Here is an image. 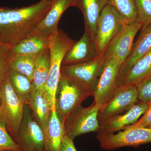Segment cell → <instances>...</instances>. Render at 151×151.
I'll return each instance as SVG.
<instances>
[{
    "label": "cell",
    "mask_w": 151,
    "mask_h": 151,
    "mask_svg": "<svg viewBox=\"0 0 151 151\" xmlns=\"http://www.w3.org/2000/svg\"><path fill=\"white\" fill-rule=\"evenodd\" d=\"M44 134V151H60L65 134L64 126L55 110L51 112Z\"/></svg>",
    "instance_id": "ac0fdd59"
},
{
    "label": "cell",
    "mask_w": 151,
    "mask_h": 151,
    "mask_svg": "<svg viewBox=\"0 0 151 151\" xmlns=\"http://www.w3.org/2000/svg\"><path fill=\"white\" fill-rule=\"evenodd\" d=\"M1 44V43H0V44Z\"/></svg>",
    "instance_id": "836d02e7"
},
{
    "label": "cell",
    "mask_w": 151,
    "mask_h": 151,
    "mask_svg": "<svg viewBox=\"0 0 151 151\" xmlns=\"http://www.w3.org/2000/svg\"><path fill=\"white\" fill-rule=\"evenodd\" d=\"M47 1H48L50 2L53 3L56 0H47Z\"/></svg>",
    "instance_id": "1f68e13d"
},
{
    "label": "cell",
    "mask_w": 151,
    "mask_h": 151,
    "mask_svg": "<svg viewBox=\"0 0 151 151\" xmlns=\"http://www.w3.org/2000/svg\"><path fill=\"white\" fill-rule=\"evenodd\" d=\"M75 83L61 74L55 95V110L64 123L70 114L90 97Z\"/></svg>",
    "instance_id": "5b68a950"
},
{
    "label": "cell",
    "mask_w": 151,
    "mask_h": 151,
    "mask_svg": "<svg viewBox=\"0 0 151 151\" xmlns=\"http://www.w3.org/2000/svg\"><path fill=\"white\" fill-rule=\"evenodd\" d=\"M50 66V54L48 48L38 55L33 73L32 83L36 91H43Z\"/></svg>",
    "instance_id": "603a6c76"
},
{
    "label": "cell",
    "mask_w": 151,
    "mask_h": 151,
    "mask_svg": "<svg viewBox=\"0 0 151 151\" xmlns=\"http://www.w3.org/2000/svg\"><path fill=\"white\" fill-rule=\"evenodd\" d=\"M38 55L9 56V69L28 77L32 81L33 73Z\"/></svg>",
    "instance_id": "cb8c5ba5"
},
{
    "label": "cell",
    "mask_w": 151,
    "mask_h": 151,
    "mask_svg": "<svg viewBox=\"0 0 151 151\" xmlns=\"http://www.w3.org/2000/svg\"><path fill=\"white\" fill-rule=\"evenodd\" d=\"M52 4L47 0H41L20 8H0V43L12 46L30 36Z\"/></svg>",
    "instance_id": "6da1fadb"
},
{
    "label": "cell",
    "mask_w": 151,
    "mask_h": 151,
    "mask_svg": "<svg viewBox=\"0 0 151 151\" xmlns=\"http://www.w3.org/2000/svg\"><path fill=\"white\" fill-rule=\"evenodd\" d=\"M7 75L18 97L25 105H28L36 91L32 81L27 76L9 68Z\"/></svg>",
    "instance_id": "44dd1931"
},
{
    "label": "cell",
    "mask_w": 151,
    "mask_h": 151,
    "mask_svg": "<svg viewBox=\"0 0 151 151\" xmlns=\"http://www.w3.org/2000/svg\"></svg>",
    "instance_id": "d6a6232c"
},
{
    "label": "cell",
    "mask_w": 151,
    "mask_h": 151,
    "mask_svg": "<svg viewBox=\"0 0 151 151\" xmlns=\"http://www.w3.org/2000/svg\"><path fill=\"white\" fill-rule=\"evenodd\" d=\"M23 151L7 129L5 123L0 117V151Z\"/></svg>",
    "instance_id": "484cf974"
},
{
    "label": "cell",
    "mask_w": 151,
    "mask_h": 151,
    "mask_svg": "<svg viewBox=\"0 0 151 151\" xmlns=\"http://www.w3.org/2000/svg\"><path fill=\"white\" fill-rule=\"evenodd\" d=\"M43 133L47 127L52 110L43 91H36L28 105Z\"/></svg>",
    "instance_id": "7402d4cb"
},
{
    "label": "cell",
    "mask_w": 151,
    "mask_h": 151,
    "mask_svg": "<svg viewBox=\"0 0 151 151\" xmlns=\"http://www.w3.org/2000/svg\"><path fill=\"white\" fill-rule=\"evenodd\" d=\"M151 75V50L137 60L118 80L119 86L133 85L139 82Z\"/></svg>",
    "instance_id": "d6986e66"
},
{
    "label": "cell",
    "mask_w": 151,
    "mask_h": 151,
    "mask_svg": "<svg viewBox=\"0 0 151 151\" xmlns=\"http://www.w3.org/2000/svg\"><path fill=\"white\" fill-rule=\"evenodd\" d=\"M100 108L94 102L87 108L81 105L70 114L64 124L65 135L73 140L89 132H98L100 128L98 115Z\"/></svg>",
    "instance_id": "52a82bcc"
},
{
    "label": "cell",
    "mask_w": 151,
    "mask_h": 151,
    "mask_svg": "<svg viewBox=\"0 0 151 151\" xmlns=\"http://www.w3.org/2000/svg\"><path fill=\"white\" fill-rule=\"evenodd\" d=\"M96 56L97 50L94 39L85 31L80 39L75 42L65 55L62 65L88 62Z\"/></svg>",
    "instance_id": "9a60e30c"
},
{
    "label": "cell",
    "mask_w": 151,
    "mask_h": 151,
    "mask_svg": "<svg viewBox=\"0 0 151 151\" xmlns=\"http://www.w3.org/2000/svg\"><path fill=\"white\" fill-rule=\"evenodd\" d=\"M134 1L137 10V22L142 27L151 24V0Z\"/></svg>",
    "instance_id": "4316f807"
},
{
    "label": "cell",
    "mask_w": 151,
    "mask_h": 151,
    "mask_svg": "<svg viewBox=\"0 0 151 151\" xmlns=\"http://www.w3.org/2000/svg\"><path fill=\"white\" fill-rule=\"evenodd\" d=\"M124 25L121 17L110 5H107L98 19L94 36L97 56H102L109 44Z\"/></svg>",
    "instance_id": "9c48e42d"
},
{
    "label": "cell",
    "mask_w": 151,
    "mask_h": 151,
    "mask_svg": "<svg viewBox=\"0 0 151 151\" xmlns=\"http://www.w3.org/2000/svg\"><path fill=\"white\" fill-rule=\"evenodd\" d=\"M108 0H76V6L80 9L84 17L85 31L94 39L98 19Z\"/></svg>",
    "instance_id": "2e32d148"
},
{
    "label": "cell",
    "mask_w": 151,
    "mask_h": 151,
    "mask_svg": "<svg viewBox=\"0 0 151 151\" xmlns=\"http://www.w3.org/2000/svg\"><path fill=\"white\" fill-rule=\"evenodd\" d=\"M108 4L119 14L124 25L137 22V10L134 0H108Z\"/></svg>",
    "instance_id": "d4e9b609"
},
{
    "label": "cell",
    "mask_w": 151,
    "mask_h": 151,
    "mask_svg": "<svg viewBox=\"0 0 151 151\" xmlns=\"http://www.w3.org/2000/svg\"><path fill=\"white\" fill-rule=\"evenodd\" d=\"M44 134L28 105H25L24 113L16 142L23 151H44Z\"/></svg>",
    "instance_id": "30bf717a"
},
{
    "label": "cell",
    "mask_w": 151,
    "mask_h": 151,
    "mask_svg": "<svg viewBox=\"0 0 151 151\" xmlns=\"http://www.w3.org/2000/svg\"><path fill=\"white\" fill-rule=\"evenodd\" d=\"M105 64L102 57L96 56L88 62L62 65L60 72L61 75L75 83L90 96H93Z\"/></svg>",
    "instance_id": "277c9868"
},
{
    "label": "cell",
    "mask_w": 151,
    "mask_h": 151,
    "mask_svg": "<svg viewBox=\"0 0 151 151\" xmlns=\"http://www.w3.org/2000/svg\"><path fill=\"white\" fill-rule=\"evenodd\" d=\"M138 100L144 103H151V75L136 85Z\"/></svg>",
    "instance_id": "83f0119b"
},
{
    "label": "cell",
    "mask_w": 151,
    "mask_h": 151,
    "mask_svg": "<svg viewBox=\"0 0 151 151\" xmlns=\"http://www.w3.org/2000/svg\"><path fill=\"white\" fill-rule=\"evenodd\" d=\"M142 27V25L137 22L124 25L101 56L105 63L109 60L114 59L123 65L131 54L135 37Z\"/></svg>",
    "instance_id": "ba28073f"
},
{
    "label": "cell",
    "mask_w": 151,
    "mask_h": 151,
    "mask_svg": "<svg viewBox=\"0 0 151 151\" xmlns=\"http://www.w3.org/2000/svg\"><path fill=\"white\" fill-rule=\"evenodd\" d=\"M150 50L151 24L142 28L140 34L134 43L131 54L120 68L118 79L124 75L135 63Z\"/></svg>",
    "instance_id": "e0dca14e"
},
{
    "label": "cell",
    "mask_w": 151,
    "mask_h": 151,
    "mask_svg": "<svg viewBox=\"0 0 151 151\" xmlns=\"http://www.w3.org/2000/svg\"><path fill=\"white\" fill-rule=\"evenodd\" d=\"M116 59L109 60L100 76L94 89L93 102L101 108L112 98L119 89L118 80L122 66Z\"/></svg>",
    "instance_id": "8fae6325"
},
{
    "label": "cell",
    "mask_w": 151,
    "mask_h": 151,
    "mask_svg": "<svg viewBox=\"0 0 151 151\" xmlns=\"http://www.w3.org/2000/svg\"><path fill=\"white\" fill-rule=\"evenodd\" d=\"M138 100L137 87L134 85L119 86L112 98L100 109L98 115L99 122L125 113Z\"/></svg>",
    "instance_id": "7c38bea8"
},
{
    "label": "cell",
    "mask_w": 151,
    "mask_h": 151,
    "mask_svg": "<svg viewBox=\"0 0 151 151\" xmlns=\"http://www.w3.org/2000/svg\"><path fill=\"white\" fill-rule=\"evenodd\" d=\"M48 38L50 66L43 91L53 111L55 109V93L61 76L63 60L75 41L59 29Z\"/></svg>",
    "instance_id": "7a4b0ae2"
},
{
    "label": "cell",
    "mask_w": 151,
    "mask_h": 151,
    "mask_svg": "<svg viewBox=\"0 0 151 151\" xmlns=\"http://www.w3.org/2000/svg\"><path fill=\"white\" fill-rule=\"evenodd\" d=\"M48 48V38L38 35H30L11 46L9 55H37Z\"/></svg>",
    "instance_id": "ffe728a7"
},
{
    "label": "cell",
    "mask_w": 151,
    "mask_h": 151,
    "mask_svg": "<svg viewBox=\"0 0 151 151\" xmlns=\"http://www.w3.org/2000/svg\"><path fill=\"white\" fill-rule=\"evenodd\" d=\"M149 105L138 100L124 114L100 121V128L97 134L115 133L125 129L136 123L142 116L148 108Z\"/></svg>",
    "instance_id": "4fadbf2b"
},
{
    "label": "cell",
    "mask_w": 151,
    "mask_h": 151,
    "mask_svg": "<svg viewBox=\"0 0 151 151\" xmlns=\"http://www.w3.org/2000/svg\"><path fill=\"white\" fill-rule=\"evenodd\" d=\"M10 47L8 45L0 44V84L6 77L8 70Z\"/></svg>",
    "instance_id": "f1b7e54d"
},
{
    "label": "cell",
    "mask_w": 151,
    "mask_h": 151,
    "mask_svg": "<svg viewBox=\"0 0 151 151\" xmlns=\"http://www.w3.org/2000/svg\"><path fill=\"white\" fill-rule=\"evenodd\" d=\"M128 127L151 128V103L149 104L148 108L141 118L134 124Z\"/></svg>",
    "instance_id": "f546056e"
},
{
    "label": "cell",
    "mask_w": 151,
    "mask_h": 151,
    "mask_svg": "<svg viewBox=\"0 0 151 151\" xmlns=\"http://www.w3.org/2000/svg\"><path fill=\"white\" fill-rule=\"evenodd\" d=\"M24 106L16 94L6 75L0 84V117L15 142L23 117Z\"/></svg>",
    "instance_id": "3957f363"
},
{
    "label": "cell",
    "mask_w": 151,
    "mask_h": 151,
    "mask_svg": "<svg viewBox=\"0 0 151 151\" xmlns=\"http://www.w3.org/2000/svg\"><path fill=\"white\" fill-rule=\"evenodd\" d=\"M76 0H56L43 19L33 30L30 35H38L48 38L57 31L58 24L66 10L76 6Z\"/></svg>",
    "instance_id": "5bb4252c"
},
{
    "label": "cell",
    "mask_w": 151,
    "mask_h": 151,
    "mask_svg": "<svg viewBox=\"0 0 151 151\" xmlns=\"http://www.w3.org/2000/svg\"><path fill=\"white\" fill-rule=\"evenodd\" d=\"M96 138L100 148L104 150L127 147H137L151 143V128L127 127L116 134H97Z\"/></svg>",
    "instance_id": "8992f818"
},
{
    "label": "cell",
    "mask_w": 151,
    "mask_h": 151,
    "mask_svg": "<svg viewBox=\"0 0 151 151\" xmlns=\"http://www.w3.org/2000/svg\"><path fill=\"white\" fill-rule=\"evenodd\" d=\"M73 141L65 135L61 143L60 151H77Z\"/></svg>",
    "instance_id": "4dcf8cb0"
}]
</instances>
